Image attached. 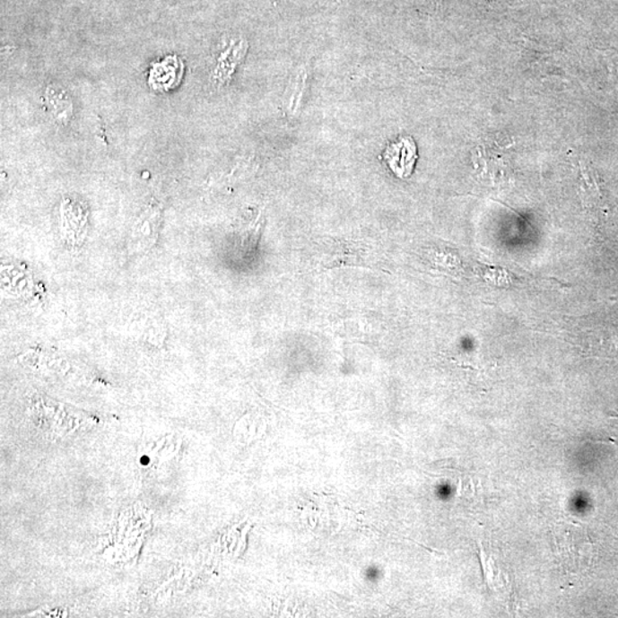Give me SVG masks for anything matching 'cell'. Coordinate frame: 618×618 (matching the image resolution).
<instances>
[{"instance_id": "obj_1", "label": "cell", "mask_w": 618, "mask_h": 618, "mask_svg": "<svg viewBox=\"0 0 618 618\" xmlns=\"http://www.w3.org/2000/svg\"><path fill=\"white\" fill-rule=\"evenodd\" d=\"M384 159L396 177L405 179L412 176L418 160L416 144L410 136H405L389 144L384 152Z\"/></svg>"}, {"instance_id": "obj_2", "label": "cell", "mask_w": 618, "mask_h": 618, "mask_svg": "<svg viewBox=\"0 0 618 618\" xmlns=\"http://www.w3.org/2000/svg\"><path fill=\"white\" fill-rule=\"evenodd\" d=\"M182 62L177 57H168L159 64L153 65L151 72V85L153 90L170 91L179 84L182 77Z\"/></svg>"}]
</instances>
